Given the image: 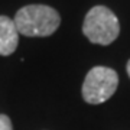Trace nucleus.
<instances>
[{
	"label": "nucleus",
	"mask_w": 130,
	"mask_h": 130,
	"mask_svg": "<svg viewBox=\"0 0 130 130\" xmlns=\"http://www.w3.org/2000/svg\"><path fill=\"white\" fill-rule=\"evenodd\" d=\"M83 33L97 45H110L120 33L119 19L106 6H94L84 18Z\"/></svg>",
	"instance_id": "obj_2"
},
{
	"label": "nucleus",
	"mask_w": 130,
	"mask_h": 130,
	"mask_svg": "<svg viewBox=\"0 0 130 130\" xmlns=\"http://www.w3.org/2000/svg\"><path fill=\"white\" fill-rule=\"evenodd\" d=\"M127 74H129V77H130V59H129V62H127Z\"/></svg>",
	"instance_id": "obj_6"
},
{
	"label": "nucleus",
	"mask_w": 130,
	"mask_h": 130,
	"mask_svg": "<svg viewBox=\"0 0 130 130\" xmlns=\"http://www.w3.org/2000/svg\"><path fill=\"white\" fill-rule=\"evenodd\" d=\"M0 130H13L12 121L6 114H0Z\"/></svg>",
	"instance_id": "obj_5"
},
{
	"label": "nucleus",
	"mask_w": 130,
	"mask_h": 130,
	"mask_svg": "<svg viewBox=\"0 0 130 130\" xmlns=\"http://www.w3.org/2000/svg\"><path fill=\"white\" fill-rule=\"evenodd\" d=\"M18 32L29 38L49 36L59 28L61 16L46 5H28L18 10L13 19Z\"/></svg>",
	"instance_id": "obj_1"
},
{
	"label": "nucleus",
	"mask_w": 130,
	"mask_h": 130,
	"mask_svg": "<svg viewBox=\"0 0 130 130\" xmlns=\"http://www.w3.org/2000/svg\"><path fill=\"white\" fill-rule=\"evenodd\" d=\"M19 45V32L13 19L0 16V55H12Z\"/></svg>",
	"instance_id": "obj_4"
},
{
	"label": "nucleus",
	"mask_w": 130,
	"mask_h": 130,
	"mask_svg": "<svg viewBox=\"0 0 130 130\" xmlns=\"http://www.w3.org/2000/svg\"><path fill=\"white\" fill-rule=\"evenodd\" d=\"M119 75L108 67H94L83 83V98L90 104H101L116 93Z\"/></svg>",
	"instance_id": "obj_3"
}]
</instances>
